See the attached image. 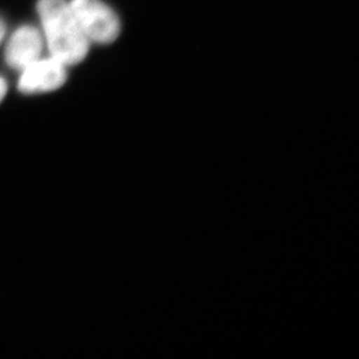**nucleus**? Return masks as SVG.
<instances>
[{"instance_id":"f03ea898","label":"nucleus","mask_w":359,"mask_h":359,"mask_svg":"<svg viewBox=\"0 0 359 359\" xmlns=\"http://www.w3.org/2000/svg\"><path fill=\"white\" fill-rule=\"evenodd\" d=\"M70 7L88 41L107 44L119 36V18L102 0H72Z\"/></svg>"},{"instance_id":"20e7f679","label":"nucleus","mask_w":359,"mask_h":359,"mask_svg":"<svg viewBox=\"0 0 359 359\" xmlns=\"http://www.w3.org/2000/svg\"><path fill=\"white\" fill-rule=\"evenodd\" d=\"M42 51V36L32 26H22L11 36L7 43L5 60L11 68L22 72L26 67L36 61Z\"/></svg>"},{"instance_id":"423d86ee","label":"nucleus","mask_w":359,"mask_h":359,"mask_svg":"<svg viewBox=\"0 0 359 359\" xmlns=\"http://www.w3.org/2000/svg\"><path fill=\"white\" fill-rule=\"evenodd\" d=\"M5 32H6V27H5L4 21L0 19V42L3 41L4 36H5Z\"/></svg>"},{"instance_id":"f257e3e1","label":"nucleus","mask_w":359,"mask_h":359,"mask_svg":"<svg viewBox=\"0 0 359 359\" xmlns=\"http://www.w3.org/2000/svg\"><path fill=\"white\" fill-rule=\"evenodd\" d=\"M38 12L51 57L65 65L81 63L88 55L90 41L79 27L70 4L65 0H40Z\"/></svg>"},{"instance_id":"7ed1b4c3","label":"nucleus","mask_w":359,"mask_h":359,"mask_svg":"<svg viewBox=\"0 0 359 359\" xmlns=\"http://www.w3.org/2000/svg\"><path fill=\"white\" fill-rule=\"evenodd\" d=\"M67 81L65 65L56 58L36 60L21 72L18 88L26 95L54 91Z\"/></svg>"},{"instance_id":"39448f33","label":"nucleus","mask_w":359,"mask_h":359,"mask_svg":"<svg viewBox=\"0 0 359 359\" xmlns=\"http://www.w3.org/2000/svg\"><path fill=\"white\" fill-rule=\"evenodd\" d=\"M7 92V84L5 79L3 77H0V102L3 100L4 97L6 95Z\"/></svg>"}]
</instances>
